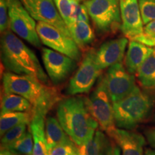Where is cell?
I'll return each mask as SVG.
<instances>
[{"instance_id":"cell-10","label":"cell","mask_w":155,"mask_h":155,"mask_svg":"<svg viewBox=\"0 0 155 155\" xmlns=\"http://www.w3.org/2000/svg\"><path fill=\"white\" fill-rule=\"evenodd\" d=\"M104 78L112 104L123 99L137 87L134 75L121 63L108 68Z\"/></svg>"},{"instance_id":"cell-17","label":"cell","mask_w":155,"mask_h":155,"mask_svg":"<svg viewBox=\"0 0 155 155\" xmlns=\"http://www.w3.org/2000/svg\"><path fill=\"white\" fill-rule=\"evenodd\" d=\"M154 48L141 42L131 40L125 57L126 68L131 74L137 73L141 64L152 53Z\"/></svg>"},{"instance_id":"cell-13","label":"cell","mask_w":155,"mask_h":155,"mask_svg":"<svg viewBox=\"0 0 155 155\" xmlns=\"http://www.w3.org/2000/svg\"><path fill=\"white\" fill-rule=\"evenodd\" d=\"M121 30L126 38L131 39L142 33L143 23L138 0H119Z\"/></svg>"},{"instance_id":"cell-32","label":"cell","mask_w":155,"mask_h":155,"mask_svg":"<svg viewBox=\"0 0 155 155\" xmlns=\"http://www.w3.org/2000/svg\"><path fill=\"white\" fill-rule=\"evenodd\" d=\"M101 155H121V149L117 144L108 139L103 148Z\"/></svg>"},{"instance_id":"cell-5","label":"cell","mask_w":155,"mask_h":155,"mask_svg":"<svg viewBox=\"0 0 155 155\" xmlns=\"http://www.w3.org/2000/svg\"><path fill=\"white\" fill-rule=\"evenodd\" d=\"M88 111L102 130L109 134L116 129L113 105L106 86L104 75H101L96 88L88 98H86Z\"/></svg>"},{"instance_id":"cell-21","label":"cell","mask_w":155,"mask_h":155,"mask_svg":"<svg viewBox=\"0 0 155 155\" xmlns=\"http://www.w3.org/2000/svg\"><path fill=\"white\" fill-rule=\"evenodd\" d=\"M32 111H33L32 104L22 96L10 93H4L1 101V113Z\"/></svg>"},{"instance_id":"cell-15","label":"cell","mask_w":155,"mask_h":155,"mask_svg":"<svg viewBox=\"0 0 155 155\" xmlns=\"http://www.w3.org/2000/svg\"><path fill=\"white\" fill-rule=\"evenodd\" d=\"M108 135L120 147L122 155H144L146 140L139 133L116 128Z\"/></svg>"},{"instance_id":"cell-6","label":"cell","mask_w":155,"mask_h":155,"mask_svg":"<svg viewBox=\"0 0 155 155\" xmlns=\"http://www.w3.org/2000/svg\"><path fill=\"white\" fill-rule=\"evenodd\" d=\"M83 5L99 32L107 33L121 29L119 0H85Z\"/></svg>"},{"instance_id":"cell-33","label":"cell","mask_w":155,"mask_h":155,"mask_svg":"<svg viewBox=\"0 0 155 155\" xmlns=\"http://www.w3.org/2000/svg\"><path fill=\"white\" fill-rule=\"evenodd\" d=\"M146 137L150 146L155 148V130H150L146 132Z\"/></svg>"},{"instance_id":"cell-18","label":"cell","mask_w":155,"mask_h":155,"mask_svg":"<svg viewBox=\"0 0 155 155\" xmlns=\"http://www.w3.org/2000/svg\"><path fill=\"white\" fill-rule=\"evenodd\" d=\"M45 137L48 151L59 145L74 143L62 127L58 119L53 116H49L45 120Z\"/></svg>"},{"instance_id":"cell-20","label":"cell","mask_w":155,"mask_h":155,"mask_svg":"<svg viewBox=\"0 0 155 155\" xmlns=\"http://www.w3.org/2000/svg\"><path fill=\"white\" fill-rule=\"evenodd\" d=\"M71 37L78 48L85 49L94 40V33L89 23L73 22L68 26Z\"/></svg>"},{"instance_id":"cell-37","label":"cell","mask_w":155,"mask_h":155,"mask_svg":"<svg viewBox=\"0 0 155 155\" xmlns=\"http://www.w3.org/2000/svg\"><path fill=\"white\" fill-rule=\"evenodd\" d=\"M154 119H155V116H154Z\"/></svg>"},{"instance_id":"cell-2","label":"cell","mask_w":155,"mask_h":155,"mask_svg":"<svg viewBox=\"0 0 155 155\" xmlns=\"http://www.w3.org/2000/svg\"><path fill=\"white\" fill-rule=\"evenodd\" d=\"M4 93L22 96L32 104L33 111L45 114L60 101V94L55 87L49 86L37 78L12 72L4 73Z\"/></svg>"},{"instance_id":"cell-38","label":"cell","mask_w":155,"mask_h":155,"mask_svg":"<svg viewBox=\"0 0 155 155\" xmlns=\"http://www.w3.org/2000/svg\"><path fill=\"white\" fill-rule=\"evenodd\" d=\"M13 155H16V154H13Z\"/></svg>"},{"instance_id":"cell-31","label":"cell","mask_w":155,"mask_h":155,"mask_svg":"<svg viewBox=\"0 0 155 155\" xmlns=\"http://www.w3.org/2000/svg\"><path fill=\"white\" fill-rule=\"evenodd\" d=\"M9 19L7 0H0V31L4 34L8 30Z\"/></svg>"},{"instance_id":"cell-4","label":"cell","mask_w":155,"mask_h":155,"mask_svg":"<svg viewBox=\"0 0 155 155\" xmlns=\"http://www.w3.org/2000/svg\"><path fill=\"white\" fill-rule=\"evenodd\" d=\"M154 103L152 95L137 86L130 94L113 104L116 127L127 130L134 129L148 117Z\"/></svg>"},{"instance_id":"cell-34","label":"cell","mask_w":155,"mask_h":155,"mask_svg":"<svg viewBox=\"0 0 155 155\" xmlns=\"http://www.w3.org/2000/svg\"><path fill=\"white\" fill-rule=\"evenodd\" d=\"M0 155H13V154L12 152H9V150H5V149H1Z\"/></svg>"},{"instance_id":"cell-25","label":"cell","mask_w":155,"mask_h":155,"mask_svg":"<svg viewBox=\"0 0 155 155\" xmlns=\"http://www.w3.org/2000/svg\"><path fill=\"white\" fill-rule=\"evenodd\" d=\"M27 126L28 124H20L12 128L6 132L1 139V149H5L6 147L10 146L14 144L22 137L23 134L26 132Z\"/></svg>"},{"instance_id":"cell-26","label":"cell","mask_w":155,"mask_h":155,"mask_svg":"<svg viewBox=\"0 0 155 155\" xmlns=\"http://www.w3.org/2000/svg\"><path fill=\"white\" fill-rule=\"evenodd\" d=\"M75 1V0H54L60 15L68 27L73 22V13Z\"/></svg>"},{"instance_id":"cell-28","label":"cell","mask_w":155,"mask_h":155,"mask_svg":"<svg viewBox=\"0 0 155 155\" xmlns=\"http://www.w3.org/2000/svg\"><path fill=\"white\" fill-rule=\"evenodd\" d=\"M141 18L146 25L155 20V0H138Z\"/></svg>"},{"instance_id":"cell-11","label":"cell","mask_w":155,"mask_h":155,"mask_svg":"<svg viewBox=\"0 0 155 155\" xmlns=\"http://www.w3.org/2000/svg\"><path fill=\"white\" fill-rule=\"evenodd\" d=\"M32 18L38 22L47 23L71 37L68 27L64 22L56 7L54 0H20Z\"/></svg>"},{"instance_id":"cell-12","label":"cell","mask_w":155,"mask_h":155,"mask_svg":"<svg viewBox=\"0 0 155 155\" xmlns=\"http://www.w3.org/2000/svg\"><path fill=\"white\" fill-rule=\"evenodd\" d=\"M42 59L48 75L56 85L63 82L76 68V61L50 48L42 49Z\"/></svg>"},{"instance_id":"cell-8","label":"cell","mask_w":155,"mask_h":155,"mask_svg":"<svg viewBox=\"0 0 155 155\" xmlns=\"http://www.w3.org/2000/svg\"><path fill=\"white\" fill-rule=\"evenodd\" d=\"M37 32L41 42L45 46L75 61H80V48L73 38L65 35L55 27L42 22H38L37 24Z\"/></svg>"},{"instance_id":"cell-14","label":"cell","mask_w":155,"mask_h":155,"mask_svg":"<svg viewBox=\"0 0 155 155\" xmlns=\"http://www.w3.org/2000/svg\"><path fill=\"white\" fill-rule=\"evenodd\" d=\"M128 42L127 38H119L102 44L95 53V61L98 69L102 71L121 63Z\"/></svg>"},{"instance_id":"cell-22","label":"cell","mask_w":155,"mask_h":155,"mask_svg":"<svg viewBox=\"0 0 155 155\" xmlns=\"http://www.w3.org/2000/svg\"><path fill=\"white\" fill-rule=\"evenodd\" d=\"M32 112H5L0 116V134L3 136L12 128L20 124L30 125L32 119Z\"/></svg>"},{"instance_id":"cell-1","label":"cell","mask_w":155,"mask_h":155,"mask_svg":"<svg viewBox=\"0 0 155 155\" xmlns=\"http://www.w3.org/2000/svg\"><path fill=\"white\" fill-rule=\"evenodd\" d=\"M58 119L70 138L81 146L94 137L98 124L88 111L86 98L72 96L58 103Z\"/></svg>"},{"instance_id":"cell-7","label":"cell","mask_w":155,"mask_h":155,"mask_svg":"<svg viewBox=\"0 0 155 155\" xmlns=\"http://www.w3.org/2000/svg\"><path fill=\"white\" fill-rule=\"evenodd\" d=\"M9 28L15 34L35 46L40 48L41 40L37 32V25L20 0H7Z\"/></svg>"},{"instance_id":"cell-9","label":"cell","mask_w":155,"mask_h":155,"mask_svg":"<svg viewBox=\"0 0 155 155\" xmlns=\"http://www.w3.org/2000/svg\"><path fill=\"white\" fill-rule=\"evenodd\" d=\"M94 50L87 52L76 73L70 80L67 94L71 96L90 91L101 75V71L95 61Z\"/></svg>"},{"instance_id":"cell-3","label":"cell","mask_w":155,"mask_h":155,"mask_svg":"<svg viewBox=\"0 0 155 155\" xmlns=\"http://www.w3.org/2000/svg\"><path fill=\"white\" fill-rule=\"evenodd\" d=\"M1 55L4 65L9 72L29 75L48 83L47 75L33 52L11 31L2 34Z\"/></svg>"},{"instance_id":"cell-35","label":"cell","mask_w":155,"mask_h":155,"mask_svg":"<svg viewBox=\"0 0 155 155\" xmlns=\"http://www.w3.org/2000/svg\"><path fill=\"white\" fill-rule=\"evenodd\" d=\"M144 155H155V150H151V149H147L144 153Z\"/></svg>"},{"instance_id":"cell-23","label":"cell","mask_w":155,"mask_h":155,"mask_svg":"<svg viewBox=\"0 0 155 155\" xmlns=\"http://www.w3.org/2000/svg\"><path fill=\"white\" fill-rule=\"evenodd\" d=\"M108 139L104 133L96 131L94 137L81 146H78V155H101Z\"/></svg>"},{"instance_id":"cell-29","label":"cell","mask_w":155,"mask_h":155,"mask_svg":"<svg viewBox=\"0 0 155 155\" xmlns=\"http://www.w3.org/2000/svg\"><path fill=\"white\" fill-rule=\"evenodd\" d=\"M81 0H75L73 7V22H85L89 23V15L83 4L80 3Z\"/></svg>"},{"instance_id":"cell-19","label":"cell","mask_w":155,"mask_h":155,"mask_svg":"<svg viewBox=\"0 0 155 155\" xmlns=\"http://www.w3.org/2000/svg\"><path fill=\"white\" fill-rule=\"evenodd\" d=\"M137 76L143 88L155 91V48L139 67Z\"/></svg>"},{"instance_id":"cell-36","label":"cell","mask_w":155,"mask_h":155,"mask_svg":"<svg viewBox=\"0 0 155 155\" xmlns=\"http://www.w3.org/2000/svg\"><path fill=\"white\" fill-rule=\"evenodd\" d=\"M81 1H83V0H81ZM84 1H85V0H84Z\"/></svg>"},{"instance_id":"cell-30","label":"cell","mask_w":155,"mask_h":155,"mask_svg":"<svg viewBox=\"0 0 155 155\" xmlns=\"http://www.w3.org/2000/svg\"><path fill=\"white\" fill-rule=\"evenodd\" d=\"M48 155H78V146L74 143L59 145L48 151Z\"/></svg>"},{"instance_id":"cell-16","label":"cell","mask_w":155,"mask_h":155,"mask_svg":"<svg viewBox=\"0 0 155 155\" xmlns=\"http://www.w3.org/2000/svg\"><path fill=\"white\" fill-rule=\"evenodd\" d=\"M32 119L30 124V129L33 137L32 155H48L47 140L45 137V118L46 114L39 111H32Z\"/></svg>"},{"instance_id":"cell-27","label":"cell","mask_w":155,"mask_h":155,"mask_svg":"<svg viewBox=\"0 0 155 155\" xmlns=\"http://www.w3.org/2000/svg\"><path fill=\"white\" fill-rule=\"evenodd\" d=\"M131 40L139 42L150 48H155V20L145 25L142 33Z\"/></svg>"},{"instance_id":"cell-24","label":"cell","mask_w":155,"mask_h":155,"mask_svg":"<svg viewBox=\"0 0 155 155\" xmlns=\"http://www.w3.org/2000/svg\"><path fill=\"white\" fill-rule=\"evenodd\" d=\"M33 137L30 129L26 131L22 137L15 141L14 144L6 147L5 150H9L13 154L16 155H32L33 153Z\"/></svg>"}]
</instances>
